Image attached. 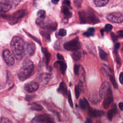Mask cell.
Returning a JSON list of instances; mask_svg holds the SVG:
<instances>
[{
	"mask_svg": "<svg viewBox=\"0 0 123 123\" xmlns=\"http://www.w3.org/2000/svg\"><path fill=\"white\" fill-rule=\"evenodd\" d=\"M11 48L13 55L17 60H21L25 55V43L23 39L18 36L14 37L11 42Z\"/></svg>",
	"mask_w": 123,
	"mask_h": 123,
	"instance_id": "obj_1",
	"label": "cell"
},
{
	"mask_svg": "<svg viewBox=\"0 0 123 123\" xmlns=\"http://www.w3.org/2000/svg\"><path fill=\"white\" fill-rule=\"evenodd\" d=\"M34 69L32 62L29 59L26 58L24 60L22 66L19 71L18 76L19 79L22 81H25L29 77Z\"/></svg>",
	"mask_w": 123,
	"mask_h": 123,
	"instance_id": "obj_2",
	"label": "cell"
},
{
	"mask_svg": "<svg viewBox=\"0 0 123 123\" xmlns=\"http://www.w3.org/2000/svg\"><path fill=\"white\" fill-rule=\"evenodd\" d=\"M80 20L83 23L96 24L99 22L98 19L93 13L86 12H79Z\"/></svg>",
	"mask_w": 123,
	"mask_h": 123,
	"instance_id": "obj_3",
	"label": "cell"
},
{
	"mask_svg": "<svg viewBox=\"0 0 123 123\" xmlns=\"http://www.w3.org/2000/svg\"><path fill=\"white\" fill-rule=\"evenodd\" d=\"M20 0H0V11L1 12H6L12 8L16 7Z\"/></svg>",
	"mask_w": 123,
	"mask_h": 123,
	"instance_id": "obj_4",
	"label": "cell"
},
{
	"mask_svg": "<svg viewBox=\"0 0 123 123\" xmlns=\"http://www.w3.org/2000/svg\"><path fill=\"white\" fill-rule=\"evenodd\" d=\"M26 13V11L25 10H19L14 12L12 15L7 16V19L11 25H14L16 24L20 18L24 17Z\"/></svg>",
	"mask_w": 123,
	"mask_h": 123,
	"instance_id": "obj_5",
	"label": "cell"
},
{
	"mask_svg": "<svg viewBox=\"0 0 123 123\" xmlns=\"http://www.w3.org/2000/svg\"><path fill=\"white\" fill-rule=\"evenodd\" d=\"M99 94L102 98L112 95L111 85L109 82H104L102 84L99 89Z\"/></svg>",
	"mask_w": 123,
	"mask_h": 123,
	"instance_id": "obj_6",
	"label": "cell"
},
{
	"mask_svg": "<svg viewBox=\"0 0 123 123\" xmlns=\"http://www.w3.org/2000/svg\"><path fill=\"white\" fill-rule=\"evenodd\" d=\"M64 49L67 50H75L80 48V43L77 38L73 39L65 43L63 45Z\"/></svg>",
	"mask_w": 123,
	"mask_h": 123,
	"instance_id": "obj_7",
	"label": "cell"
},
{
	"mask_svg": "<svg viewBox=\"0 0 123 123\" xmlns=\"http://www.w3.org/2000/svg\"><path fill=\"white\" fill-rule=\"evenodd\" d=\"M2 57L4 62L8 66H12L14 64V56L9 49H5L3 50Z\"/></svg>",
	"mask_w": 123,
	"mask_h": 123,
	"instance_id": "obj_8",
	"label": "cell"
},
{
	"mask_svg": "<svg viewBox=\"0 0 123 123\" xmlns=\"http://www.w3.org/2000/svg\"><path fill=\"white\" fill-rule=\"evenodd\" d=\"M106 18L109 21L114 23H121L123 21V15L117 12H111L106 16Z\"/></svg>",
	"mask_w": 123,
	"mask_h": 123,
	"instance_id": "obj_9",
	"label": "cell"
},
{
	"mask_svg": "<svg viewBox=\"0 0 123 123\" xmlns=\"http://www.w3.org/2000/svg\"><path fill=\"white\" fill-rule=\"evenodd\" d=\"M33 123H53V121L50 115L49 114H40L36 116L32 121Z\"/></svg>",
	"mask_w": 123,
	"mask_h": 123,
	"instance_id": "obj_10",
	"label": "cell"
},
{
	"mask_svg": "<svg viewBox=\"0 0 123 123\" xmlns=\"http://www.w3.org/2000/svg\"><path fill=\"white\" fill-rule=\"evenodd\" d=\"M38 87L39 85L37 83L32 82L25 84L24 86V89L28 92H33L37 90Z\"/></svg>",
	"mask_w": 123,
	"mask_h": 123,
	"instance_id": "obj_11",
	"label": "cell"
},
{
	"mask_svg": "<svg viewBox=\"0 0 123 123\" xmlns=\"http://www.w3.org/2000/svg\"><path fill=\"white\" fill-rule=\"evenodd\" d=\"M51 77V75L50 74L43 73L41 74L39 78V81L40 84L42 86L46 85L50 80Z\"/></svg>",
	"mask_w": 123,
	"mask_h": 123,
	"instance_id": "obj_12",
	"label": "cell"
},
{
	"mask_svg": "<svg viewBox=\"0 0 123 123\" xmlns=\"http://www.w3.org/2000/svg\"><path fill=\"white\" fill-rule=\"evenodd\" d=\"M88 114L89 115V116H90L91 117L95 118V117L102 116V115H103L104 112L103 111H101L89 109Z\"/></svg>",
	"mask_w": 123,
	"mask_h": 123,
	"instance_id": "obj_13",
	"label": "cell"
},
{
	"mask_svg": "<svg viewBox=\"0 0 123 123\" xmlns=\"http://www.w3.org/2000/svg\"><path fill=\"white\" fill-rule=\"evenodd\" d=\"M36 49V46L35 45L32 43V42H28L26 44V51L27 54L31 56L33 55L35 52Z\"/></svg>",
	"mask_w": 123,
	"mask_h": 123,
	"instance_id": "obj_14",
	"label": "cell"
},
{
	"mask_svg": "<svg viewBox=\"0 0 123 123\" xmlns=\"http://www.w3.org/2000/svg\"><path fill=\"white\" fill-rule=\"evenodd\" d=\"M112 100H113L112 95L108 96L104 98V100L103 102V105L104 108L105 109L109 108L112 102Z\"/></svg>",
	"mask_w": 123,
	"mask_h": 123,
	"instance_id": "obj_15",
	"label": "cell"
},
{
	"mask_svg": "<svg viewBox=\"0 0 123 123\" xmlns=\"http://www.w3.org/2000/svg\"><path fill=\"white\" fill-rule=\"evenodd\" d=\"M57 26V24L56 23H48L44 26L42 27V28L45 30H47L49 31H53L55 30Z\"/></svg>",
	"mask_w": 123,
	"mask_h": 123,
	"instance_id": "obj_16",
	"label": "cell"
},
{
	"mask_svg": "<svg viewBox=\"0 0 123 123\" xmlns=\"http://www.w3.org/2000/svg\"><path fill=\"white\" fill-rule=\"evenodd\" d=\"M55 63L57 64L59 66V68H60V70L61 74H64L66 69V65L64 62V61L58 60Z\"/></svg>",
	"mask_w": 123,
	"mask_h": 123,
	"instance_id": "obj_17",
	"label": "cell"
},
{
	"mask_svg": "<svg viewBox=\"0 0 123 123\" xmlns=\"http://www.w3.org/2000/svg\"><path fill=\"white\" fill-rule=\"evenodd\" d=\"M79 104L80 107L83 110H86L87 108L89 107V104L88 103V102L86 98L81 99L79 100Z\"/></svg>",
	"mask_w": 123,
	"mask_h": 123,
	"instance_id": "obj_18",
	"label": "cell"
},
{
	"mask_svg": "<svg viewBox=\"0 0 123 123\" xmlns=\"http://www.w3.org/2000/svg\"><path fill=\"white\" fill-rule=\"evenodd\" d=\"M58 91L60 93H61L62 94L64 95H66L67 93V90L66 85L64 82H62L60 83L59 87L58 89Z\"/></svg>",
	"mask_w": 123,
	"mask_h": 123,
	"instance_id": "obj_19",
	"label": "cell"
},
{
	"mask_svg": "<svg viewBox=\"0 0 123 123\" xmlns=\"http://www.w3.org/2000/svg\"><path fill=\"white\" fill-rule=\"evenodd\" d=\"M78 49L74 50V52L73 53V58L74 60L75 61L80 60L82 58V52Z\"/></svg>",
	"mask_w": 123,
	"mask_h": 123,
	"instance_id": "obj_20",
	"label": "cell"
},
{
	"mask_svg": "<svg viewBox=\"0 0 123 123\" xmlns=\"http://www.w3.org/2000/svg\"><path fill=\"white\" fill-rule=\"evenodd\" d=\"M69 7H68V6L64 5V6L62 8V12L67 18H70L72 15V12L70 11V10H69L70 9H69Z\"/></svg>",
	"mask_w": 123,
	"mask_h": 123,
	"instance_id": "obj_21",
	"label": "cell"
},
{
	"mask_svg": "<svg viewBox=\"0 0 123 123\" xmlns=\"http://www.w3.org/2000/svg\"><path fill=\"white\" fill-rule=\"evenodd\" d=\"M109 0H94V3L97 7H102L106 5Z\"/></svg>",
	"mask_w": 123,
	"mask_h": 123,
	"instance_id": "obj_22",
	"label": "cell"
},
{
	"mask_svg": "<svg viewBox=\"0 0 123 123\" xmlns=\"http://www.w3.org/2000/svg\"><path fill=\"white\" fill-rule=\"evenodd\" d=\"M98 49L99 55L100 59L103 61H106L107 60V53L100 47H98Z\"/></svg>",
	"mask_w": 123,
	"mask_h": 123,
	"instance_id": "obj_23",
	"label": "cell"
},
{
	"mask_svg": "<svg viewBox=\"0 0 123 123\" xmlns=\"http://www.w3.org/2000/svg\"><path fill=\"white\" fill-rule=\"evenodd\" d=\"M31 109L34 111H39L43 109V107L40 104L34 102L31 104Z\"/></svg>",
	"mask_w": 123,
	"mask_h": 123,
	"instance_id": "obj_24",
	"label": "cell"
},
{
	"mask_svg": "<svg viewBox=\"0 0 123 123\" xmlns=\"http://www.w3.org/2000/svg\"><path fill=\"white\" fill-rule=\"evenodd\" d=\"M116 112H117V109H116V107H114V108L111 109L110 111H109L108 112V113H107V116H108V119L110 120H111L112 119L113 115L115 114H116Z\"/></svg>",
	"mask_w": 123,
	"mask_h": 123,
	"instance_id": "obj_25",
	"label": "cell"
},
{
	"mask_svg": "<svg viewBox=\"0 0 123 123\" xmlns=\"http://www.w3.org/2000/svg\"><path fill=\"white\" fill-rule=\"evenodd\" d=\"M42 51L45 55V58L46 59V63H47V64H48L50 59V54L49 52V51L46 48H42Z\"/></svg>",
	"mask_w": 123,
	"mask_h": 123,
	"instance_id": "obj_26",
	"label": "cell"
},
{
	"mask_svg": "<svg viewBox=\"0 0 123 123\" xmlns=\"http://www.w3.org/2000/svg\"><path fill=\"white\" fill-rule=\"evenodd\" d=\"M95 32V29L93 27L89 28L84 33L83 35L86 37H90L94 35V33Z\"/></svg>",
	"mask_w": 123,
	"mask_h": 123,
	"instance_id": "obj_27",
	"label": "cell"
},
{
	"mask_svg": "<svg viewBox=\"0 0 123 123\" xmlns=\"http://www.w3.org/2000/svg\"><path fill=\"white\" fill-rule=\"evenodd\" d=\"M37 16L38 18L44 20L46 16V12L43 10H40L37 12Z\"/></svg>",
	"mask_w": 123,
	"mask_h": 123,
	"instance_id": "obj_28",
	"label": "cell"
},
{
	"mask_svg": "<svg viewBox=\"0 0 123 123\" xmlns=\"http://www.w3.org/2000/svg\"><path fill=\"white\" fill-rule=\"evenodd\" d=\"M110 80H111V83L113 85V86L114 87V88H117L118 87V86H117V84L116 83V82L115 81V79L114 78V77L112 75H110Z\"/></svg>",
	"mask_w": 123,
	"mask_h": 123,
	"instance_id": "obj_29",
	"label": "cell"
},
{
	"mask_svg": "<svg viewBox=\"0 0 123 123\" xmlns=\"http://www.w3.org/2000/svg\"><path fill=\"white\" fill-rule=\"evenodd\" d=\"M66 30L64 29H60L58 32V35L61 36H65L66 35Z\"/></svg>",
	"mask_w": 123,
	"mask_h": 123,
	"instance_id": "obj_30",
	"label": "cell"
},
{
	"mask_svg": "<svg viewBox=\"0 0 123 123\" xmlns=\"http://www.w3.org/2000/svg\"><path fill=\"white\" fill-rule=\"evenodd\" d=\"M80 89L78 86H75V95L76 98H78L79 95H80Z\"/></svg>",
	"mask_w": 123,
	"mask_h": 123,
	"instance_id": "obj_31",
	"label": "cell"
},
{
	"mask_svg": "<svg viewBox=\"0 0 123 123\" xmlns=\"http://www.w3.org/2000/svg\"><path fill=\"white\" fill-rule=\"evenodd\" d=\"M112 29V26L110 24H107L105 25L104 30L106 32H109Z\"/></svg>",
	"mask_w": 123,
	"mask_h": 123,
	"instance_id": "obj_32",
	"label": "cell"
},
{
	"mask_svg": "<svg viewBox=\"0 0 123 123\" xmlns=\"http://www.w3.org/2000/svg\"><path fill=\"white\" fill-rule=\"evenodd\" d=\"M68 101H69V103L70 104V106L73 108V101L72 100V97H71V93L69 91L68 92Z\"/></svg>",
	"mask_w": 123,
	"mask_h": 123,
	"instance_id": "obj_33",
	"label": "cell"
},
{
	"mask_svg": "<svg viewBox=\"0 0 123 123\" xmlns=\"http://www.w3.org/2000/svg\"><path fill=\"white\" fill-rule=\"evenodd\" d=\"M80 68V65L79 64H75L74 66V72L76 74H79V71Z\"/></svg>",
	"mask_w": 123,
	"mask_h": 123,
	"instance_id": "obj_34",
	"label": "cell"
},
{
	"mask_svg": "<svg viewBox=\"0 0 123 123\" xmlns=\"http://www.w3.org/2000/svg\"><path fill=\"white\" fill-rule=\"evenodd\" d=\"M11 122V121L6 118H1L0 120V123H10Z\"/></svg>",
	"mask_w": 123,
	"mask_h": 123,
	"instance_id": "obj_35",
	"label": "cell"
},
{
	"mask_svg": "<svg viewBox=\"0 0 123 123\" xmlns=\"http://www.w3.org/2000/svg\"><path fill=\"white\" fill-rule=\"evenodd\" d=\"M111 38L112 39V40L114 41V42H115L118 39V37L117 36L113 33H111Z\"/></svg>",
	"mask_w": 123,
	"mask_h": 123,
	"instance_id": "obj_36",
	"label": "cell"
},
{
	"mask_svg": "<svg viewBox=\"0 0 123 123\" xmlns=\"http://www.w3.org/2000/svg\"><path fill=\"white\" fill-rule=\"evenodd\" d=\"M63 5H66V6H68V7H69L71 8V6H70V1L68 0H64L63 2Z\"/></svg>",
	"mask_w": 123,
	"mask_h": 123,
	"instance_id": "obj_37",
	"label": "cell"
},
{
	"mask_svg": "<svg viewBox=\"0 0 123 123\" xmlns=\"http://www.w3.org/2000/svg\"><path fill=\"white\" fill-rule=\"evenodd\" d=\"M57 57L58 59V60H61V61H64L63 57L62 55L60 54V53H58L57 54Z\"/></svg>",
	"mask_w": 123,
	"mask_h": 123,
	"instance_id": "obj_38",
	"label": "cell"
},
{
	"mask_svg": "<svg viewBox=\"0 0 123 123\" xmlns=\"http://www.w3.org/2000/svg\"><path fill=\"white\" fill-rule=\"evenodd\" d=\"M118 36L120 38H123V30H119L117 32Z\"/></svg>",
	"mask_w": 123,
	"mask_h": 123,
	"instance_id": "obj_39",
	"label": "cell"
},
{
	"mask_svg": "<svg viewBox=\"0 0 123 123\" xmlns=\"http://www.w3.org/2000/svg\"><path fill=\"white\" fill-rule=\"evenodd\" d=\"M119 80L121 84H123V73H121L119 76Z\"/></svg>",
	"mask_w": 123,
	"mask_h": 123,
	"instance_id": "obj_40",
	"label": "cell"
},
{
	"mask_svg": "<svg viewBox=\"0 0 123 123\" xmlns=\"http://www.w3.org/2000/svg\"><path fill=\"white\" fill-rule=\"evenodd\" d=\"M35 95H27L25 97V99L26 100H30L31 99H32L34 97Z\"/></svg>",
	"mask_w": 123,
	"mask_h": 123,
	"instance_id": "obj_41",
	"label": "cell"
},
{
	"mask_svg": "<svg viewBox=\"0 0 123 123\" xmlns=\"http://www.w3.org/2000/svg\"><path fill=\"white\" fill-rule=\"evenodd\" d=\"M119 47H120V44L119 43H116L114 46V51L117 52V51L118 49L119 48Z\"/></svg>",
	"mask_w": 123,
	"mask_h": 123,
	"instance_id": "obj_42",
	"label": "cell"
},
{
	"mask_svg": "<svg viewBox=\"0 0 123 123\" xmlns=\"http://www.w3.org/2000/svg\"><path fill=\"white\" fill-rule=\"evenodd\" d=\"M119 107L121 110L123 111V102H120L119 104Z\"/></svg>",
	"mask_w": 123,
	"mask_h": 123,
	"instance_id": "obj_43",
	"label": "cell"
},
{
	"mask_svg": "<svg viewBox=\"0 0 123 123\" xmlns=\"http://www.w3.org/2000/svg\"><path fill=\"white\" fill-rule=\"evenodd\" d=\"M59 0H51V1H52V2L53 4H56L58 3Z\"/></svg>",
	"mask_w": 123,
	"mask_h": 123,
	"instance_id": "obj_44",
	"label": "cell"
},
{
	"mask_svg": "<svg viewBox=\"0 0 123 123\" xmlns=\"http://www.w3.org/2000/svg\"><path fill=\"white\" fill-rule=\"evenodd\" d=\"M91 121L90 120V119H87L86 120V123H91Z\"/></svg>",
	"mask_w": 123,
	"mask_h": 123,
	"instance_id": "obj_45",
	"label": "cell"
},
{
	"mask_svg": "<svg viewBox=\"0 0 123 123\" xmlns=\"http://www.w3.org/2000/svg\"><path fill=\"white\" fill-rule=\"evenodd\" d=\"M122 50H123V48H122Z\"/></svg>",
	"mask_w": 123,
	"mask_h": 123,
	"instance_id": "obj_46",
	"label": "cell"
}]
</instances>
